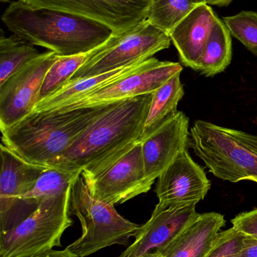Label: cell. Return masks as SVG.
Listing matches in <instances>:
<instances>
[{
    "label": "cell",
    "mask_w": 257,
    "mask_h": 257,
    "mask_svg": "<svg viewBox=\"0 0 257 257\" xmlns=\"http://www.w3.org/2000/svg\"><path fill=\"white\" fill-rule=\"evenodd\" d=\"M152 93L118 101L95 120L50 168L81 172L86 183L141 142Z\"/></svg>",
    "instance_id": "6da1fadb"
},
{
    "label": "cell",
    "mask_w": 257,
    "mask_h": 257,
    "mask_svg": "<svg viewBox=\"0 0 257 257\" xmlns=\"http://www.w3.org/2000/svg\"><path fill=\"white\" fill-rule=\"evenodd\" d=\"M114 104L33 111L2 133L3 144L29 163L52 167L78 136Z\"/></svg>",
    "instance_id": "7a4b0ae2"
},
{
    "label": "cell",
    "mask_w": 257,
    "mask_h": 257,
    "mask_svg": "<svg viewBox=\"0 0 257 257\" xmlns=\"http://www.w3.org/2000/svg\"><path fill=\"white\" fill-rule=\"evenodd\" d=\"M2 21L14 35L60 57L88 53L113 34L101 23L66 12L32 9L20 1L11 3Z\"/></svg>",
    "instance_id": "3957f363"
},
{
    "label": "cell",
    "mask_w": 257,
    "mask_h": 257,
    "mask_svg": "<svg viewBox=\"0 0 257 257\" xmlns=\"http://www.w3.org/2000/svg\"><path fill=\"white\" fill-rule=\"evenodd\" d=\"M190 148L217 178L257 184L256 135L196 120L190 128Z\"/></svg>",
    "instance_id": "277c9868"
},
{
    "label": "cell",
    "mask_w": 257,
    "mask_h": 257,
    "mask_svg": "<svg viewBox=\"0 0 257 257\" xmlns=\"http://www.w3.org/2000/svg\"><path fill=\"white\" fill-rule=\"evenodd\" d=\"M69 214L78 217L82 233L66 249L78 257L90 256L114 244L127 245L141 226L121 216L114 205L94 198L81 175L71 189Z\"/></svg>",
    "instance_id": "5b68a950"
},
{
    "label": "cell",
    "mask_w": 257,
    "mask_h": 257,
    "mask_svg": "<svg viewBox=\"0 0 257 257\" xmlns=\"http://www.w3.org/2000/svg\"><path fill=\"white\" fill-rule=\"evenodd\" d=\"M71 189L41 202L21 223L0 232V257H30L61 247L63 232L73 224Z\"/></svg>",
    "instance_id": "8992f818"
},
{
    "label": "cell",
    "mask_w": 257,
    "mask_h": 257,
    "mask_svg": "<svg viewBox=\"0 0 257 257\" xmlns=\"http://www.w3.org/2000/svg\"><path fill=\"white\" fill-rule=\"evenodd\" d=\"M170 42L168 33L145 20L125 33L112 35L101 46L92 50L87 61L69 81L102 75L148 60L168 48Z\"/></svg>",
    "instance_id": "52a82bcc"
},
{
    "label": "cell",
    "mask_w": 257,
    "mask_h": 257,
    "mask_svg": "<svg viewBox=\"0 0 257 257\" xmlns=\"http://www.w3.org/2000/svg\"><path fill=\"white\" fill-rule=\"evenodd\" d=\"M32 9L66 12L107 26L119 35L147 19L152 0H18ZM3 3L9 0H1Z\"/></svg>",
    "instance_id": "ba28073f"
},
{
    "label": "cell",
    "mask_w": 257,
    "mask_h": 257,
    "mask_svg": "<svg viewBox=\"0 0 257 257\" xmlns=\"http://www.w3.org/2000/svg\"><path fill=\"white\" fill-rule=\"evenodd\" d=\"M60 56L41 54L0 85V130L6 131L33 112L47 72Z\"/></svg>",
    "instance_id": "9c48e42d"
},
{
    "label": "cell",
    "mask_w": 257,
    "mask_h": 257,
    "mask_svg": "<svg viewBox=\"0 0 257 257\" xmlns=\"http://www.w3.org/2000/svg\"><path fill=\"white\" fill-rule=\"evenodd\" d=\"M181 63L160 61L151 57L139 70L102 87L73 105L58 110L113 103L118 101L153 93L167 81L183 71Z\"/></svg>",
    "instance_id": "30bf717a"
},
{
    "label": "cell",
    "mask_w": 257,
    "mask_h": 257,
    "mask_svg": "<svg viewBox=\"0 0 257 257\" xmlns=\"http://www.w3.org/2000/svg\"><path fill=\"white\" fill-rule=\"evenodd\" d=\"M86 184L94 198L109 205L122 204L147 193L153 184L146 178L141 142L102 175Z\"/></svg>",
    "instance_id": "8fae6325"
},
{
    "label": "cell",
    "mask_w": 257,
    "mask_h": 257,
    "mask_svg": "<svg viewBox=\"0 0 257 257\" xmlns=\"http://www.w3.org/2000/svg\"><path fill=\"white\" fill-rule=\"evenodd\" d=\"M210 188L205 171L185 150L158 177L155 193L161 205L183 207L203 200Z\"/></svg>",
    "instance_id": "7c38bea8"
},
{
    "label": "cell",
    "mask_w": 257,
    "mask_h": 257,
    "mask_svg": "<svg viewBox=\"0 0 257 257\" xmlns=\"http://www.w3.org/2000/svg\"><path fill=\"white\" fill-rule=\"evenodd\" d=\"M196 206L157 204L150 219L136 233L135 241L119 257H140L153 249L159 250L167 247L199 217Z\"/></svg>",
    "instance_id": "4fadbf2b"
},
{
    "label": "cell",
    "mask_w": 257,
    "mask_h": 257,
    "mask_svg": "<svg viewBox=\"0 0 257 257\" xmlns=\"http://www.w3.org/2000/svg\"><path fill=\"white\" fill-rule=\"evenodd\" d=\"M190 120L178 111L141 142L146 178L154 184L182 151L190 148Z\"/></svg>",
    "instance_id": "5bb4252c"
},
{
    "label": "cell",
    "mask_w": 257,
    "mask_h": 257,
    "mask_svg": "<svg viewBox=\"0 0 257 257\" xmlns=\"http://www.w3.org/2000/svg\"><path fill=\"white\" fill-rule=\"evenodd\" d=\"M217 18L209 5H200L169 33L184 66L196 71Z\"/></svg>",
    "instance_id": "9a60e30c"
},
{
    "label": "cell",
    "mask_w": 257,
    "mask_h": 257,
    "mask_svg": "<svg viewBox=\"0 0 257 257\" xmlns=\"http://www.w3.org/2000/svg\"><path fill=\"white\" fill-rule=\"evenodd\" d=\"M0 173V219L6 217L18 199L31 191L48 167L26 161L2 143Z\"/></svg>",
    "instance_id": "2e32d148"
},
{
    "label": "cell",
    "mask_w": 257,
    "mask_h": 257,
    "mask_svg": "<svg viewBox=\"0 0 257 257\" xmlns=\"http://www.w3.org/2000/svg\"><path fill=\"white\" fill-rule=\"evenodd\" d=\"M225 224L224 217L219 213L200 214L175 241L158 251L164 257H207Z\"/></svg>",
    "instance_id": "e0dca14e"
},
{
    "label": "cell",
    "mask_w": 257,
    "mask_h": 257,
    "mask_svg": "<svg viewBox=\"0 0 257 257\" xmlns=\"http://www.w3.org/2000/svg\"><path fill=\"white\" fill-rule=\"evenodd\" d=\"M146 60L137 62L102 75L69 81L56 93L38 102L33 111H54L73 105L93 92L139 70Z\"/></svg>",
    "instance_id": "ac0fdd59"
},
{
    "label": "cell",
    "mask_w": 257,
    "mask_h": 257,
    "mask_svg": "<svg viewBox=\"0 0 257 257\" xmlns=\"http://www.w3.org/2000/svg\"><path fill=\"white\" fill-rule=\"evenodd\" d=\"M232 57V37L223 20L217 18L208 38L196 71L206 77L223 72Z\"/></svg>",
    "instance_id": "d6986e66"
},
{
    "label": "cell",
    "mask_w": 257,
    "mask_h": 257,
    "mask_svg": "<svg viewBox=\"0 0 257 257\" xmlns=\"http://www.w3.org/2000/svg\"><path fill=\"white\" fill-rule=\"evenodd\" d=\"M184 94L185 92L184 85L181 83V74L170 78L152 93L141 142L159 127L169 117L178 112V104Z\"/></svg>",
    "instance_id": "ffe728a7"
},
{
    "label": "cell",
    "mask_w": 257,
    "mask_h": 257,
    "mask_svg": "<svg viewBox=\"0 0 257 257\" xmlns=\"http://www.w3.org/2000/svg\"><path fill=\"white\" fill-rule=\"evenodd\" d=\"M41 54L16 35L0 38V85Z\"/></svg>",
    "instance_id": "44dd1931"
},
{
    "label": "cell",
    "mask_w": 257,
    "mask_h": 257,
    "mask_svg": "<svg viewBox=\"0 0 257 257\" xmlns=\"http://www.w3.org/2000/svg\"><path fill=\"white\" fill-rule=\"evenodd\" d=\"M205 0H152L147 19L168 33Z\"/></svg>",
    "instance_id": "7402d4cb"
},
{
    "label": "cell",
    "mask_w": 257,
    "mask_h": 257,
    "mask_svg": "<svg viewBox=\"0 0 257 257\" xmlns=\"http://www.w3.org/2000/svg\"><path fill=\"white\" fill-rule=\"evenodd\" d=\"M92 51L68 57H59L47 72L39 94V102L56 93L70 81L74 74L87 61Z\"/></svg>",
    "instance_id": "603a6c76"
},
{
    "label": "cell",
    "mask_w": 257,
    "mask_h": 257,
    "mask_svg": "<svg viewBox=\"0 0 257 257\" xmlns=\"http://www.w3.org/2000/svg\"><path fill=\"white\" fill-rule=\"evenodd\" d=\"M223 21L231 35L257 56V12L242 11L233 16L224 17Z\"/></svg>",
    "instance_id": "cb8c5ba5"
},
{
    "label": "cell",
    "mask_w": 257,
    "mask_h": 257,
    "mask_svg": "<svg viewBox=\"0 0 257 257\" xmlns=\"http://www.w3.org/2000/svg\"><path fill=\"white\" fill-rule=\"evenodd\" d=\"M244 235L231 228L220 232L207 257H238Z\"/></svg>",
    "instance_id": "d4e9b609"
},
{
    "label": "cell",
    "mask_w": 257,
    "mask_h": 257,
    "mask_svg": "<svg viewBox=\"0 0 257 257\" xmlns=\"http://www.w3.org/2000/svg\"><path fill=\"white\" fill-rule=\"evenodd\" d=\"M232 224L241 235L257 239V208L238 214L232 219Z\"/></svg>",
    "instance_id": "484cf974"
},
{
    "label": "cell",
    "mask_w": 257,
    "mask_h": 257,
    "mask_svg": "<svg viewBox=\"0 0 257 257\" xmlns=\"http://www.w3.org/2000/svg\"><path fill=\"white\" fill-rule=\"evenodd\" d=\"M238 257H257V239L244 235Z\"/></svg>",
    "instance_id": "4316f807"
},
{
    "label": "cell",
    "mask_w": 257,
    "mask_h": 257,
    "mask_svg": "<svg viewBox=\"0 0 257 257\" xmlns=\"http://www.w3.org/2000/svg\"><path fill=\"white\" fill-rule=\"evenodd\" d=\"M30 257H78L74 254L72 252L69 251L67 249L63 250H51L45 253H39L35 256Z\"/></svg>",
    "instance_id": "83f0119b"
},
{
    "label": "cell",
    "mask_w": 257,
    "mask_h": 257,
    "mask_svg": "<svg viewBox=\"0 0 257 257\" xmlns=\"http://www.w3.org/2000/svg\"><path fill=\"white\" fill-rule=\"evenodd\" d=\"M209 6H216L218 7H226L229 6L233 0H205Z\"/></svg>",
    "instance_id": "f1b7e54d"
},
{
    "label": "cell",
    "mask_w": 257,
    "mask_h": 257,
    "mask_svg": "<svg viewBox=\"0 0 257 257\" xmlns=\"http://www.w3.org/2000/svg\"><path fill=\"white\" fill-rule=\"evenodd\" d=\"M140 257H164L161 252L155 250V252H148Z\"/></svg>",
    "instance_id": "f546056e"
}]
</instances>
